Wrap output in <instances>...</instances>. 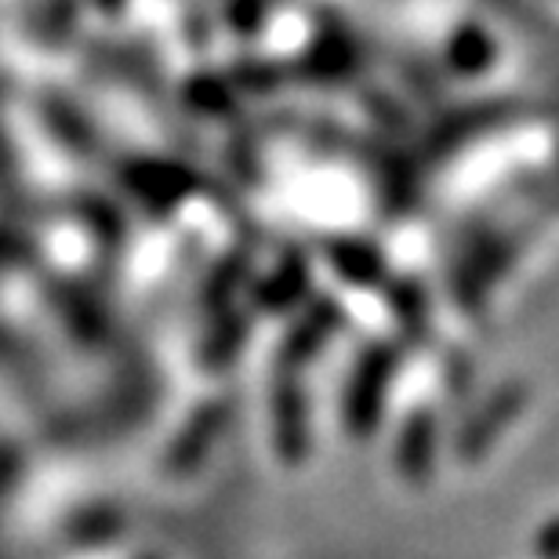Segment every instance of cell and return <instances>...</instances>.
<instances>
[{
  "label": "cell",
  "mask_w": 559,
  "mask_h": 559,
  "mask_svg": "<svg viewBox=\"0 0 559 559\" xmlns=\"http://www.w3.org/2000/svg\"><path fill=\"white\" fill-rule=\"evenodd\" d=\"M393 364H396V353L382 345V349H371L364 356V364L356 367V378H353V389H349V400H345V418L356 432H371L378 415H382V400H385V389H389V378H393Z\"/></svg>",
  "instance_id": "6da1fadb"
},
{
  "label": "cell",
  "mask_w": 559,
  "mask_h": 559,
  "mask_svg": "<svg viewBox=\"0 0 559 559\" xmlns=\"http://www.w3.org/2000/svg\"><path fill=\"white\" fill-rule=\"evenodd\" d=\"M523 400H527V393H523L520 385H509L501 389L498 400H490V404L484 407V415L468 421V429L462 432V454L465 457H476L484 447H490V440L506 429V425L516 418V411L523 407Z\"/></svg>",
  "instance_id": "7a4b0ae2"
},
{
  "label": "cell",
  "mask_w": 559,
  "mask_h": 559,
  "mask_svg": "<svg viewBox=\"0 0 559 559\" xmlns=\"http://www.w3.org/2000/svg\"><path fill=\"white\" fill-rule=\"evenodd\" d=\"M495 55H498V44L490 40V33L484 26H476V22L457 26L454 37H451V48H447V59H451L454 70L465 73V76H476V73L490 70Z\"/></svg>",
  "instance_id": "3957f363"
},
{
  "label": "cell",
  "mask_w": 559,
  "mask_h": 559,
  "mask_svg": "<svg viewBox=\"0 0 559 559\" xmlns=\"http://www.w3.org/2000/svg\"><path fill=\"white\" fill-rule=\"evenodd\" d=\"M432 451H436V425L429 415H418L407 421L404 429V443H400V465L411 479H421L432 465Z\"/></svg>",
  "instance_id": "277c9868"
},
{
  "label": "cell",
  "mask_w": 559,
  "mask_h": 559,
  "mask_svg": "<svg viewBox=\"0 0 559 559\" xmlns=\"http://www.w3.org/2000/svg\"><path fill=\"white\" fill-rule=\"evenodd\" d=\"M334 254V265L345 280L353 284H378L382 280V254L374 248H367L360 240H345V243H334L331 248Z\"/></svg>",
  "instance_id": "5b68a950"
}]
</instances>
